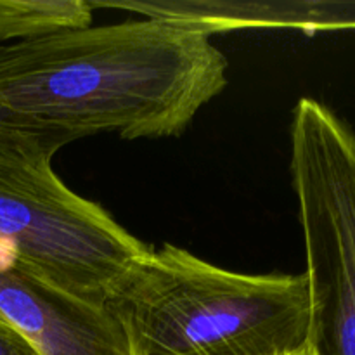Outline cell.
Listing matches in <instances>:
<instances>
[{"instance_id":"obj_1","label":"cell","mask_w":355,"mask_h":355,"mask_svg":"<svg viewBox=\"0 0 355 355\" xmlns=\"http://www.w3.org/2000/svg\"><path fill=\"white\" fill-rule=\"evenodd\" d=\"M211 37L144 17L0 45V106L69 137H179L227 87Z\"/></svg>"},{"instance_id":"obj_2","label":"cell","mask_w":355,"mask_h":355,"mask_svg":"<svg viewBox=\"0 0 355 355\" xmlns=\"http://www.w3.org/2000/svg\"><path fill=\"white\" fill-rule=\"evenodd\" d=\"M130 355H295L312 345L305 274H241L151 248L106 304Z\"/></svg>"},{"instance_id":"obj_3","label":"cell","mask_w":355,"mask_h":355,"mask_svg":"<svg viewBox=\"0 0 355 355\" xmlns=\"http://www.w3.org/2000/svg\"><path fill=\"white\" fill-rule=\"evenodd\" d=\"M73 141L51 130L0 137V248L35 279L106 309L151 246L55 175L52 158Z\"/></svg>"},{"instance_id":"obj_4","label":"cell","mask_w":355,"mask_h":355,"mask_svg":"<svg viewBox=\"0 0 355 355\" xmlns=\"http://www.w3.org/2000/svg\"><path fill=\"white\" fill-rule=\"evenodd\" d=\"M291 187L305 246L318 355H355V134L302 97L290 125Z\"/></svg>"},{"instance_id":"obj_5","label":"cell","mask_w":355,"mask_h":355,"mask_svg":"<svg viewBox=\"0 0 355 355\" xmlns=\"http://www.w3.org/2000/svg\"><path fill=\"white\" fill-rule=\"evenodd\" d=\"M0 315L42 355H130L106 309L80 302L10 263L0 250Z\"/></svg>"},{"instance_id":"obj_6","label":"cell","mask_w":355,"mask_h":355,"mask_svg":"<svg viewBox=\"0 0 355 355\" xmlns=\"http://www.w3.org/2000/svg\"><path fill=\"white\" fill-rule=\"evenodd\" d=\"M144 17L172 21L201 33L239 30H298L304 33L355 30V2L328 0H89Z\"/></svg>"},{"instance_id":"obj_7","label":"cell","mask_w":355,"mask_h":355,"mask_svg":"<svg viewBox=\"0 0 355 355\" xmlns=\"http://www.w3.org/2000/svg\"><path fill=\"white\" fill-rule=\"evenodd\" d=\"M92 10L89 0H0V42L89 26Z\"/></svg>"},{"instance_id":"obj_8","label":"cell","mask_w":355,"mask_h":355,"mask_svg":"<svg viewBox=\"0 0 355 355\" xmlns=\"http://www.w3.org/2000/svg\"><path fill=\"white\" fill-rule=\"evenodd\" d=\"M0 355H42L37 347L0 315Z\"/></svg>"},{"instance_id":"obj_9","label":"cell","mask_w":355,"mask_h":355,"mask_svg":"<svg viewBox=\"0 0 355 355\" xmlns=\"http://www.w3.org/2000/svg\"><path fill=\"white\" fill-rule=\"evenodd\" d=\"M42 130L31 125L30 121L23 120L17 114L10 113L9 110L0 106V137H10V135H21V134H30V132Z\"/></svg>"},{"instance_id":"obj_10","label":"cell","mask_w":355,"mask_h":355,"mask_svg":"<svg viewBox=\"0 0 355 355\" xmlns=\"http://www.w3.org/2000/svg\"><path fill=\"white\" fill-rule=\"evenodd\" d=\"M295 355H318V352H315V349L314 347H309V349H305V350H302V352H298V354H295Z\"/></svg>"}]
</instances>
